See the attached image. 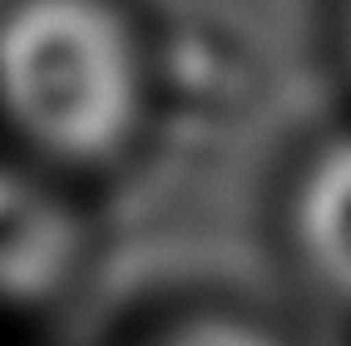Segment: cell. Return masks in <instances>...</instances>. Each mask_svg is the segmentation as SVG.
<instances>
[{"label": "cell", "mask_w": 351, "mask_h": 346, "mask_svg": "<svg viewBox=\"0 0 351 346\" xmlns=\"http://www.w3.org/2000/svg\"><path fill=\"white\" fill-rule=\"evenodd\" d=\"M75 252V227L55 203L30 193L25 183L0 178V292L35 297L60 282Z\"/></svg>", "instance_id": "7a4b0ae2"}, {"label": "cell", "mask_w": 351, "mask_h": 346, "mask_svg": "<svg viewBox=\"0 0 351 346\" xmlns=\"http://www.w3.org/2000/svg\"><path fill=\"white\" fill-rule=\"evenodd\" d=\"M302 238L317 267L351 292V144L322 153L302 188Z\"/></svg>", "instance_id": "3957f363"}, {"label": "cell", "mask_w": 351, "mask_h": 346, "mask_svg": "<svg viewBox=\"0 0 351 346\" xmlns=\"http://www.w3.org/2000/svg\"><path fill=\"white\" fill-rule=\"evenodd\" d=\"M163 346H272V341L247 327H232V321H198V327H183L178 336H169Z\"/></svg>", "instance_id": "277c9868"}, {"label": "cell", "mask_w": 351, "mask_h": 346, "mask_svg": "<svg viewBox=\"0 0 351 346\" xmlns=\"http://www.w3.org/2000/svg\"><path fill=\"white\" fill-rule=\"evenodd\" d=\"M144 45L114 0H10L0 10V114L64 164L119 153L144 114Z\"/></svg>", "instance_id": "6da1fadb"}]
</instances>
